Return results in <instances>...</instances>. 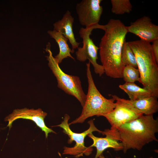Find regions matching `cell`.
<instances>
[{
    "label": "cell",
    "instance_id": "6da1fadb",
    "mask_svg": "<svg viewBox=\"0 0 158 158\" xmlns=\"http://www.w3.org/2000/svg\"><path fill=\"white\" fill-rule=\"evenodd\" d=\"M104 34L99 44V54L104 73L113 78H123L125 66L121 59L127 26L119 20L111 19L105 25Z\"/></svg>",
    "mask_w": 158,
    "mask_h": 158
},
{
    "label": "cell",
    "instance_id": "7a4b0ae2",
    "mask_svg": "<svg viewBox=\"0 0 158 158\" xmlns=\"http://www.w3.org/2000/svg\"><path fill=\"white\" fill-rule=\"evenodd\" d=\"M158 121L153 115H144L121 126L118 129L116 139L122 144L124 153L130 149L141 150L149 143L158 140Z\"/></svg>",
    "mask_w": 158,
    "mask_h": 158
},
{
    "label": "cell",
    "instance_id": "3957f363",
    "mask_svg": "<svg viewBox=\"0 0 158 158\" xmlns=\"http://www.w3.org/2000/svg\"><path fill=\"white\" fill-rule=\"evenodd\" d=\"M133 52L144 88L158 97V66L151 44L140 40L127 42Z\"/></svg>",
    "mask_w": 158,
    "mask_h": 158
},
{
    "label": "cell",
    "instance_id": "277c9868",
    "mask_svg": "<svg viewBox=\"0 0 158 158\" xmlns=\"http://www.w3.org/2000/svg\"><path fill=\"white\" fill-rule=\"evenodd\" d=\"M86 66L88 88L86 101L80 115L69 123V125L82 123L87 118L93 116H102L111 111L116 106L113 98H106L97 89L92 77L89 61Z\"/></svg>",
    "mask_w": 158,
    "mask_h": 158
},
{
    "label": "cell",
    "instance_id": "5b68a950",
    "mask_svg": "<svg viewBox=\"0 0 158 158\" xmlns=\"http://www.w3.org/2000/svg\"><path fill=\"white\" fill-rule=\"evenodd\" d=\"M50 46L49 42L46 46L45 50L48 53L46 57L49 67L57 80L58 87L66 93L75 97L83 107L85 103L86 95L83 89L80 78L67 74L61 70L53 56Z\"/></svg>",
    "mask_w": 158,
    "mask_h": 158
},
{
    "label": "cell",
    "instance_id": "8992f818",
    "mask_svg": "<svg viewBox=\"0 0 158 158\" xmlns=\"http://www.w3.org/2000/svg\"><path fill=\"white\" fill-rule=\"evenodd\" d=\"M109 95L116 101V106L111 111L102 116L106 118L111 126L110 129H106L105 131L116 140L118 129L121 126L143 114L133 107L129 100L116 95Z\"/></svg>",
    "mask_w": 158,
    "mask_h": 158
},
{
    "label": "cell",
    "instance_id": "52a82bcc",
    "mask_svg": "<svg viewBox=\"0 0 158 158\" xmlns=\"http://www.w3.org/2000/svg\"><path fill=\"white\" fill-rule=\"evenodd\" d=\"M70 118L69 115L65 114L61 123L56 126L62 128L63 133L68 135L69 137L68 141V143L71 144L73 141L75 142V145L73 147H64L63 154L71 155L76 157L83 156V154L87 156L90 155L92 153L93 149L90 146L87 147L85 146L84 141L85 137L93 132L97 131L102 134L103 131L99 130L95 127L94 123V120L91 119L88 122L90 126L87 130L80 133L74 132L69 126L68 121Z\"/></svg>",
    "mask_w": 158,
    "mask_h": 158
},
{
    "label": "cell",
    "instance_id": "ba28073f",
    "mask_svg": "<svg viewBox=\"0 0 158 158\" xmlns=\"http://www.w3.org/2000/svg\"><path fill=\"white\" fill-rule=\"evenodd\" d=\"M104 25L94 26L87 28H82L79 33L80 37L83 40V46L79 47L75 52L77 59L79 61L83 62L88 59L93 66L95 73L100 77L104 73L102 66L99 64L97 60L98 59L97 53L99 47L96 46L90 37L92 31L95 29L104 30Z\"/></svg>",
    "mask_w": 158,
    "mask_h": 158
},
{
    "label": "cell",
    "instance_id": "9c48e42d",
    "mask_svg": "<svg viewBox=\"0 0 158 158\" xmlns=\"http://www.w3.org/2000/svg\"><path fill=\"white\" fill-rule=\"evenodd\" d=\"M102 0H82L75 7L80 24L86 28L98 25L103 11Z\"/></svg>",
    "mask_w": 158,
    "mask_h": 158
},
{
    "label": "cell",
    "instance_id": "30bf717a",
    "mask_svg": "<svg viewBox=\"0 0 158 158\" xmlns=\"http://www.w3.org/2000/svg\"><path fill=\"white\" fill-rule=\"evenodd\" d=\"M47 115V113L40 108L35 109L25 108L14 110L11 113L6 117L4 120L8 122L7 127L9 129L11 128L13 122L16 119L23 118L32 120L44 132L46 138H47L49 133H56L46 125L44 119Z\"/></svg>",
    "mask_w": 158,
    "mask_h": 158
},
{
    "label": "cell",
    "instance_id": "8fae6325",
    "mask_svg": "<svg viewBox=\"0 0 158 158\" xmlns=\"http://www.w3.org/2000/svg\"><path fill=\"white\" fill-rule=\"evenodd\" d=\"M127 29L128 32L144 41L150 43L158 39V26L153 23L148 16H144L131 22Z\"/></svg>",
    "mask_w": 158,
    "mask_h": 158
},
{
    "label": "cell",
    "instance_id": "7c38bea8",
    "mask_svg": "<svg viewBox=\"0 0 158 158\" xmlns=\"http://www.w3.org/2000/svg\"><path fill=\"white\" fill-rule=\"evenodd\" d=\"M73 17L70 12L67 10L61 20L53 24L54 30L60 32L68 39L72 47V53L74 52L75 49L79 47L80 43L77 42L75 37L73 28Z\"/></svg>",
    "mask_w": 158,
    "mask_h": 158
},
{
    "label": "cell",
    "instance_id": "4fadbf2b",
    "mask_svg": "<svg viewBox=\"0 0 158 158\" xmlns=\"http://www.w3.org/2000/svg\"><path fill=\"white\" fill-rule=\"evenodd\" d=\"M104 138L98 137L94 136L92 133L89 134L87 136L92 140L93 144L90 146L95 147L97 152L94 158L100 157L103 151L108 148H113L115 151L123 150V147L121 142H119L111 135L106 134Z\"/></svg>",
    "mask_w": 158,
    "mask_h": 158
},
{
    "label": "cell",
    "instance_id": "5bb4252c",
    "mask_svg": "<svg viewBox=\"0 0 158 158\" xmlns=\"http://www.w3.org/2000/svg\"><path fill=\"white\" fill-rule=\"evenodd\" d=\"M48 33L51 37L55 40L59 47V53L55 56L59 64L63 60L68 57L75 60V58L71 55V49L69 47L67 42L68 39L66 38L60 32L54 30H49Z\"/></svg>",
    "mask_w": 158,
    "mask_h": 158
},
{
    "label": "cell",
    "instance_id": "9a60e30c",
    "mask_svg": "<svg viewBox=\"0 0 158 158\" xmlns=\"http://www.w3.org/2000/svg\"><path fill=\"white\" fill-rule=\"evenodd\" d=\"M157 98L151 96L136 100H129L133 107L143 114L153 115L158 111Z\"/></svg>",
    "mask_w": 158,
    "mask_h": 158
},
{
    "label": "cell",
    "instance_id": "2e32d148",
    "mask_svg": "<svg viewBox=\"0 0 158 158\" xmlns=\"http://www.w3.org/2000/svg\"><path fill=\"white\" fill-rule=\"evenodd\" d=\"M119 87L127 94L130 100H136L152 96L148 90L140 87L134 83L126 82L119 85Z\"/></svg>",
    "mask_w": 158,
    "mask_h": 158
},
{
    "label": "cell",
    "instance_id": "e0dca14e",
    "mask_svg": "<svg viewBox=\"0 0 158 158\" xmlns=\"http://www.w3.org/2000/svg\"><path fill=\"white\" fill-rule=\"evenodd\" d=\"M121 59L125 66H130L137 68V65L135 55L127 42L125 41L123 45Z\"/></svg>",
    "mask_w": 158,
    "mask_h": 158
},
{
    "label": "cell",
    "instance_id": "ac0fdd59",
    "mask_svg": "<svg viewBox=\"0 0 158 158\" xmlns=\"http://www.w3.org/2000/svg\"><path fill=\"white\" fill-rule=\"evenodd\" d=\"M111 11L116 15L129 13L132 10V6L129 0H111Z\"/></svg>",
    "mask_w": 158,
    "mask_h": 158
},
{
    "label": "cell",
    "instance_id": "d6986e66",
    "mask_svg": "<svg viewBox=\"0 0 158 158\" xmlns=\"http://www.w3.org/2000/svg\"><path fill=\"white\" fill-rule=\"evenodd\" d=\"M126 83L140 82V78L138 69L130 66H125L123 72V78Z\"/></svg>",
    "mask_w": 158,
    "mask_h": 158
},
{
    "label": "cell",
    "instance_id": "ffe728a7",
    "mask_svg": "<svg viewBox=\"0 0 158 158\" xmlns=\"http://www.w3.org/2000/svg\"><path fill=\"white\" fill-rule=\"evenodd\" d=\"M151 46L152 51L156 61L158 63V39L152 42Z\"/></svg>",
    "mask_w": 158,
    "mask_h": 158
},
{
    "label": "cell",
    "instance_id": "44dd1931",
    "mask_svg": "<svg viewBox=\"0 0 158 158\" xmlns=\"http://www.w3.org/2000/svg\"><path fill=\"white\" fill-rule=\"evenodd\" d=\"M147 158H153V157H150Z\"/></svg>",
    "mask_w": 158,
    "mask_h": 158
},
{
    "label": "cell",
    "instance_id": "7402d4cb",
    "mask_svg": "<svg viewBox=\"0 0 158 158\" xmlns=\"http://www.w3.org/2000/svg\"><path fill=\"white\" fill-rule=\"evenodd\" d=\"M116 158H121V157H116Z\"/></svg>",
    "mask_w": 158,
    "mask_h": 158
}]
</instances>
